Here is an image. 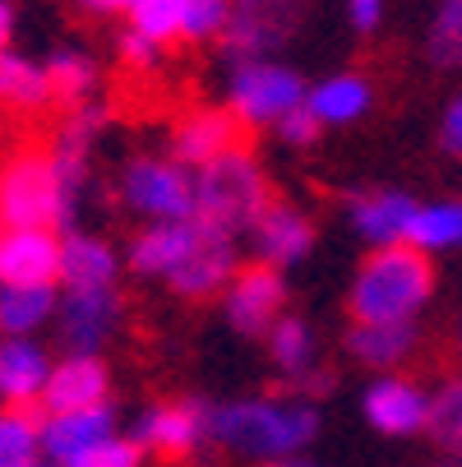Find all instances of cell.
Returning <instances> with one entry per match:
<instances>
[{
    "label": "cell",
    "mask_w": 462,
    "mask_h": 467,
    "mask_svg": "<svg viewBox=\"0 0 462 467\" xmlns=\"http://www.w3.org/2000/svg\"><path fill=\"white\" fill-rule=\"evenodd\" d=\"M361 412L379 435H416L426 431V417H430V393L416 379L379 375L361 398Z\"/></svg>",
    "instance_id": "obj_15"
},
{
    "label": "cell",
    "mask_w": 462,
    "mask_h": 467,
    "mask_svg": "<svg viewBox=\"0 0 462 467\" xmlns=\"http://www.w3.org/2000/svg\"><path fill=\"white\" fill-rule=\"evenodd\" d=\"M180 15H185V0H129L125 5V24L129 33H139L158 47L180 37Z\"/></svg>",
    "instance_id": "obj_31"
},
{
    "label": "cell",
    "mask_w": 462,
    "mask_h": 467,
    "mask_svg": "<svg viewBox=\"0 0 462 467\" xmlns=\"http://www.w3.org/2000/svg\"><path fill=\"white\" fill-rule=\"evenodd\" d=\"M305 19V0H231V19H227V42L236 60L250 56H273Z\"/></svg>",
    "instance_id": "obj_9"
},
{
    "label": "cell",
    "mask_w": 462,
    "mask_h": 467,
    "mask_svg": "<svg viewBox=\"0 0 462 467\" xmlns=\"http://www.w3.org/2000/svg\"><path fill=\"white\" fill-rule=\"evenodd\" d=\"M430 440L444 453H462V375L444 379L439 393H430V417H426Z\"/></svg>",
    "instance_id": "obj_30"
},
{
    "label": "cell",
    "mask_w": 462,
    "mask_h": 467,
    "mask_svg": "<svg viewBox=\"0 0 462 467\" xmlns=\"http://www.w3.org/2000/svg\"><path fill=\"white\" fill-rule=\"evenodd\" d=\"M426 56L435 70H457L462 65V0H439L426 33Z\"/></svg>",
    "instance_id": "obj_32"
},
{
    "label": "cell",
    "mask_w": 462,
    "mask_h": 467,
    "mask_svg": "<svg viewBox=\"0 0 462 467\" xmlns=\"http://www.w3.org/2000/svg\"><path fill=\"white\" fill-rule=\"evenodd\" d=\"M430 296H435L430 254L412 245H384L370 250L356 269L347 306H352V324H416Z\"/></svg>",
    "instance_id": "obj_2"
},
{
    "label": "cell",
    "mask_w": 462,
    "mask_h": 467,
    "mask_svg": "<svg viewBox=\"0 0 462 467\" xmlns=\"http://www.w3.org/2000/svg\"><path fill=\"white\" fill-rule=\"evenodd\" d=\"M120 269H125V259L116 254L111 241L93 232L60 236V287L65 292H107L120 283Z\"/></svg>",
    "instance_id": "obj_19"
},
{
    "label": "cell",
    "mask_w": 462,
    "mask_h": 467,
    "mask_svg": "<svg viewBox=\"0 0 462 467\" xmlns=\"http://www.w3.org/2000/svg\"><path fill=\"white\" fill-rule=\"evenodd\" d=\"M75 5H84L88 15H125L129 0H75Z\"/></svg>",
    "instance_id": "obj_41"
},
{
    "label": "cell",
    "mask_w": 462,
    "mask_h": 467,
    "mask_svg": "<svg viewBox=\"0 0 462 467\" xmlns=\"http://www.w3.org/2000/svg\"><path fill=\"white\" fill-rule=\"evenodd\" d=\"M319 435V408L305 393H250L213 408V440L254 462H287Z\"/></svg>",
    "instance_id": "obj_1"
},
{
    "label": "cell",
    "mask_w": 462,
    "mask_h": 467,
    "mask_svg": "<svg viewBox=\"0 0 462 467\" xmlns=\"http://www.w3.org/2000/svg\"><path fill=\"white\" fill-rule=\"evenodd\" d=\"M37 467H56V462H37Z\"/></svg>",
    "instance_id": "obj_45"
},
{
    "label": "cell",
    "mask_w": 462,
    "mask_h": 467,
    "mask_svg": "<svg viewBox=\"0 0 462 467\" xmlns=\"http://www.w3.org/2000/svg\"><path fill=\"white\" fill-rule=\"evenodd\" d=\"M227 19H231V0H185L180 37L185 42H213L227 33Z\"/></svg>",
    "instance_id": "obj_34"
},
{
    "label": "cell",
    "mask_w": 462,
    "mask_h": 467,
    "mask_svg": "<svg viewBox=\"0 0 462 467\" xmlns=\"http://www.w3.org/2000/svg\"><path fill=\"white\" fill-rule=\"evenodd\" d=\"M407 245L421 254H448L462 250V199H439V204H416Z\"/></svg>",
    "instance_id": "obj_27"
},
{
    "label": "cell",
    "mask_w": 462,
    "mask_h": 467,
    "mask_svg": "<svg viewBox=\"0 0 462 467\" xmlns=\"http://www.w3.org/2000/svg\"><path fill=\"white\" fill-rule=\"evenodd\" d=\"M435 467H462V462H435Z\"/></svg>",
    "instance_id": "obj_43"
},
{
    "label": "cell",
    "mask_w": 462,
    "mask_h": 467,
    "mask_svg": "<svg viewBox=\"0 0 462 467\" xmlns=\"http://www.w3.org/2000/svg\"><path fill=\"white\" fill-rule=\"evenodd\" d=\"M111 393V370L102 357H79V352H65L60 361H51L46 389H42V412H84L107 403Z\"/></svg>",
    "instance_id": "obj_14"
},
{
    "label": "cell",
    "mask_w": 462,
    "mask_h": 467,
    "mask_svg": "<svg viewBox=\"0 0 462 467\" xmlns=\"http://www.w3.org/2000/svg\"><path fill=\"white\" fill-rule=\"evenodd\" d=\"M120 60L129 65V70H153V65L162 60V47L125 28V37H120Z\"/></svg>",
    "instance_id": "obj_37"
},
{
    "label": "cell",
    "mask_w": 462,
    "mask_h": 467,
    "mask_svg": "<svg viewBox=\"0 0 462 467\" xmlns=\"http://www.w3.org/2000/svg\"><path fill=\"white\" fill-rule=\"evenodd\" d=\"M111 435H116V408L111 403H98V408H84V412H46L42 417V458L65 467Z\"/></svg>",
    "instance_id": "obj_18"
},
{
    "label": "cell",
    "mask_w": 462,
    "mask_h": 467,
    "mask_svg": "<svg viewBox=\"0 0 462 467\" xmlns=\"http://www.w3.org/2000/svg\"><path fill=\"white\" fill-rule=\"evenodd\" d=\"M120 328V292H65L56 306V333L65 352L79 357H102V348L116 338Z\"/></svg>",
    "instance_id": "obj_10"
},
{
    "label": "cell",
    "mask_w": 462,
    "mask_h": 467,
    "mask_svg": "<svg viewBox=\"0 0 462 467\" xmlns=\"http://www.w3.org/2000/svg\"><path fill=\"white\" fill-rule=\"evenodd\" d=\"M250 250H254V264H269V269H292L301 264L310 250H314V223L305 209L296 204H282V199H269L254 223H250Z\"/></svg>",
    "instance_id": "obj_12"
},
{
    "label": "cell",
    "mask_w": 462,
    "mask_h": 467,
    "mask_svg": "<svg viewBox=\"0 0 462 467\" xmlns=\"http://www.w3.org/2000/svg\"><path fill=\"white\" fill-rule=\"evenodd\" d=\"M200 236H204V223H200V218L144 227V232H135V241L125 245V269L139 274V278L171 283V278L180 274V264L190 259V250L200 245Z\"/></svg>",
    "instance_id": "obj_13"
},
{
    "label": "cell",
    "mask_w": 462,
    "mask_h": 467,
    "mask_svg": "<svg viewBox=\"0 0 462 467\" xmlns=\"http://www.w3.org/2000/svg\"><path fill=\"white\" fill-rule=\"evenodd\" d=\"M263 467H310V462H301V458H287V462H263Z\"/></svg>",
    "instance_id": "obj_42"
},
{
    "label": "cell",
    "mask_w": 462,
    "mask_h": 467,
    "mask_svg": "<svg viewBox=\"0 0 462 467\" xmlns=\"http://www.w3.org/2000/svg\"><path fill=\"white\" fill-rule=\"evenodd\" d=\"M51 102V88H46V70L24 56V51H0V107L10 111H37Z\"/></svg>",
    "instance_id": "obj_28"
},
{
    "label": "cell",
    "mask_w": 462,
    "mask_h": 467,
    "mask_svg": "<svg viewBox=\"0 0 462 467\" xmlns=\"http://www.w3.org/2000/svg\"><path fill=\"white\" fill-rule=\"evenodd\" d=\"M213 440V408H204L200 398H176V403H158L139 417L135 444L158 453V458H190Z\"/></svg>",
    "instance_id": "obj_8"
},
{
    "label": "cell",
    "mask_w": 462,
    "mask_h": 467,
    "mask_svg": "<svg viewBox=\"0 0 462 467\" xmlns=\"http://www.w3.org/2000/svg\"><path fill=\"white\" fill-rule=\"evenodd\" d=\"M42 70H46V88H51V102H65V107H84L93 102L98 84H102V70H98V60L79 47H56L46 60H42Z\"/></svg>",
    "instance_id": "obj_25"
},
{
    "label": "cell",
    "mask_w": 462,
    "mask_h": 467,
    "mask_svg": "<svg viewBox=\"0 0 462 467\" xmlns=\"http://www.w3.org/2000/svg\"><path fill=\"white\" fill-rule=\"evenodd\" d=\"M370 107H375V88L356 70L328 75V79L305 88V111L319 120V130H328V125H356Z\"/></svg>",
    "instance_id": "obj_24"
},
{
    "label": "cell",
    "mask_w": 462,
    "mask_h": 467,
    "mask_svg": "<svg viewBox=\"0 0 462 467\" xmlns=\"http://www.w3.org/2000/svg\"><path fill=\"white\" fill-rule=\"evenodd\" d=\"M222 315L241 338H263L287 315V278L269 264H241L222 292Z\"/></svg>",
    "instance_id": "obj_7"
},
{
    "label": "cell",
    "mask_w": 462,
    "mask_h": 467,
    "mask_svg": "<svg viewBox=\"0 0 462 467\" xmlns=\"http://www.w3.org/2000/svg\"><path fill=\"white\" fill-rule=\"evenodd\" d=\"M60 292L56 287H0V338H33L56 324Z\"/></svg>",
    "instance_id": "obj_26"
},
{
    "label": "cell",
    "mask_w": 462,
    "mask_h": 467,
    "mask_svg": "<svg viewBox=\"0 0 462 467\" xmlns=\"http://www.w3.org/2000/svg\"><path fill=\"white\" fill-rule=\"evenodd\" d=\"M236 269H241V264H236V241L204 227L200 245L190 250V259L180 264V274L167 287L176 296H185V301H209V296H222L227 292V283H231Z\"/></svg>",
    "instance_id": "obj_20"
},
{
    "label": "cell",
    "mask_w": 462,
    "mask_h": 467,
    "mask_svg": "<svg viewBox=\"0 0 462 467\" xmlns=\"http://www.w3.org/2000/svg\"><path fill=\"white\" fill-rule=\"evenodd\" d=\"M51 375V357L37 338H0V403L37 408Z\"/></svg>",
    "instance_id": "obj_21"
},
{
    "label": "cell",
    "mask_w": 462,
    "mask_h": 467,
    "mask_svg": "<svg viewBox=\"0 0 462 467\" xmlns=\"http://www.w3.org/2000/svg\"><path fill=\"white\" fill-rule=\"evenodd\" d=\"M42 462V417L33 408H0V467Z\"/></svg>",
    "instance_id": "obj_29"
},
{
    "label": "cell",
    "mask_w": 462,
    "mask_h": 467,
    "mask_svg": "<svg viewBox=\"0 0 462 467\" xmlns=\"http://www.w3.org/2000/svg\"><path fill=\"white\" fill-rule=\"evenodd\" d=\"M416 348H421L416 324H352L347 328V357L379 375L403 370L416 357Z\"/></svg>",
    "instance_id": "obj_23"
},
{
    "label": "cell",
    "mask_w": 462,
    "mask_h": 467,
    "mask_svg": "<svg viewBox=\"0 0 462 467\" xmlns=\"http://www.w3.org/2000/svg\"><path fill=\"white\" fill-rule=\"evenodd\" d=\"M10 37H15V5L0 0V51H10Z\"/></svg>",
    "instance_id": "obj_40"
},
{
    "label": "cell",
    "mask_w": 462,
    "mask_h": 467,
    "mask_svg": "<svg viewBox=\"0 0 462 467\" xmlns=\"http://www.w3.org/2000/svg\"><path fill=\"white\" fill-rule=\"evenodd\" d=\"M269 361L278 366V375H287L296 389H323L319 379V338H314V324L301 315H282L269 333Z\"/></svg>",
    "instance_id": "obj_22"
},
{
    "label": "cell",
    "mask_w": 462,
    "mask_h": 467,
    "mask_svg": "<svg viewBox=\"0 0 462 467\" xmlns=\"http://www.w3.org/2000/svg\"><path fill=\"white\" fill-rule=\"evenodd\" d=\"M144 449L135 440H125V435H111L102 444H93L88 453H79L75 462H65V467H139Z\"/></svg>",
    "instance_id": "obj_35"
},
{
    "label": "cell",
    "mask_w": 462,
    "mask_h": 467,
    "mask_svg": "<svg viewBox=\"0 0 462 467\" xmlns=\"http://www.w3.org/2000/svg\"><path fill=\"white\" fill-rule=\"evenodd\" d=\"M305 79L292 65L273 60V56H250L231 65L227 79V111L236 116V125L250 130H278L282 116H292L296 107H305Z\"/></svg>",
    "instance_id": "obj_5"
},
{
    "label": "cell",
    "mask_w": 462,
    "mask_h": 467,
    "mask_svg": "<svg viewBox=\"0 0 462 467\" xmlns=\"http://www.w3.org/2000/svg\"><path fill=\"white\" fill-rule=\"evenodd\" d=\"M278 140H282L287 149H310V144L319 140V120H314L305 107H296L292 116L278 120Z\"/></svg>",
    "instance_id": "obj_36"
},
{
    "label": "cell",
    "mask_w": 462,
    "mask_h": 467,
    "mask_svg": "<svg viewBox=\"0 0 462 467\" xmlns=\"http://www.w3.org/2000/svg\"><path fill=\"white\" fill-rule=\"evenodd\" d=\"M412 213H416V199L407 190H361L347 204V223L370 250L407 245Z\"/></svg>",
    "instance_id": "obj_17"
},
{
    "label": "cell",
    "mask_w": 462,
    "mask_h": 467,
    "mask_svg": "<svg viewBox=\"0 0 462 467\" xmlns=\"http://www.w3.org/2000/svg\"><path fill=\"white\" fill-rule=\"evenodd\" d=\"M457 352H462V333H457Z\"/></svg>",
    "instance_id": "obj_44"
},
{
    "label": "cell",
    "mask_w": 462,
    "mask_h": 467,
    "mask_svg": "<svg viewBox=\"0 0 462 467\" xmlns=\"http://www.w3.org/2000/svg\"><path fill=\"white\" fill-rule=\"evenodd\" d=\"M384 5L388 0H347V19L356 33H375L384 24Z\"/></svg>",
    "instance_id": "obj_38"
},
{
    "label": "cell",
    "mask_w": 462,
    "mask_h": 467,
    "mask_svg": "<svg viewBox=\"0 0 462 467\" xmlns=\"http://www.w3.org/2000/svg\"><path fill=\"white\" fill-rule=\"evenodd\" d=\"M439 144H444L453 158H462V98H457V102H448V111H444V125H439Z\"/></svg>",
    "instance_id": "obj_39"
},
{
    "label": "cell",
    "mask_w": 462,
    "mask_h": 467,
    "mask_svg": "<svg viewBox=\"0 0 462 467\" xmlns=\"http://www.w3.org/2000/svg\"><path fill=\"white\" fill-rule=\"evenodd\" d=\"M107 120H111V111H107V107H98V102L70 107V116H65V125H60L56 149H60V153H75V158H88V153H93V144H98V135L107 130Z\"/></svg>",
    "instance_id": "obj_33"
},
{
    "label": "cell",
    "mask_w": 462,
    "mask_h": 467,
    "mask_svg": "<svg viewBox=\"0 0 462 467\" xmlns=\"http://www.w3.org/2000/svg\"><path fill=\"white\" fill-rule=\"evenodd\" d=\"M79 190L60 176L51 153L24 149L0 167V227H65L75 218Z\"/></svg>",
    "instance_id": "obj_4"
},
{
    "label": "cell",
    "mask_w": 462,
    "mask_h": 467,
    "mask_svg": "<svg viewBox=\"0 0 462 467\" xmlns=\"http://www.w3.org/2000/svg\"><path fill=\"white\" fill-rule=\"evenodd\" d=\"M236 135H241V125H236V116L227 107H194V111H185L171 125V158L180 167H190V171H200L213 158L231 153Z\"/></svg>",
    "instance_id": "obj_16"
},
{
    "label": "cell",
    "mask_w": 462,
    "mask_h": 467,
    "mask_svg": "<svg viewBox=\"0 0 462 467\" xmlns=\"http://www.w3.org/2000/svg\"><path fill=\"white\" fill-rule=\"evenodd\" d=\"M60 283V236L51 227L0 232V287H56Z\"/></svg>",
    "instance_id": "obj_11"
},
{
    "label": "cell",
    "mask_w": 462,
    "mask_h": 467,
    "mask_svg": "<svg viewBox=\"0 0 462 467\" xmlns=\"http://www.w3.org/2000/svg\"><path fill=\"white\" fill-rule=\"evenodd\" d=\"M120 204L139 223H190L194 218V171L176 158H129L120 171Z\"/></svg>",
    "instance_id": "obj_6"
},
{
    "label": "cell",
    "mask_w": 462,
    "mask_h": 467,
    "mask_svg": "<svg viewBox=\"0 0 462 467\" xmlns=\"http://www.w3.org/2000/svg\"><path fill=\"white\" fill-rule=\"evenodd\" d=\"M263 209H269V176H263L259 158L241 144L194 171V218L209 232L236 241Z\"/></svg>",
    "instance_id": "obj_3"
}]
</instances>
